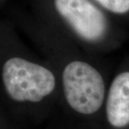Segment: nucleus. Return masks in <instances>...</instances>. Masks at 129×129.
Listing matches in <instances>:
<instances>
[{"instance_id": "1", "label": "nucleus", "mask_w": 129, "mask_h": 129, "mask_svg": "<svg viewBox=\"0 0 129 129\" xmlns=\"http://www.w3.org/2000/svg\"><path fill=\"white\" fill-rule=\"evenodd\" d=\"M0 109L29 127H41L62 108V88L51 67L10 56L1 67Z\"/></svg>"}, {"instance_id": "2", "label": "nucleus", "mask_w": 129, "mask_h": 129, "mask_svg": "<svg viewBox=\"0 0 129 129\" xmlns=\"http://www.w3.org/2000/svg\"><path fill=\"white\" fill-rule=\"evenodd\" d=\"M56 10L79 39L90 45L106 40L108 24L102 11L89 0H55Z\"/></svg>"}, {"instance_id": "3", "label": "nucleus", "mask_w": 129, "mask_h": 129, "mask_svg": "<svg viewBox=\"0 0 129 129\" xmlns=\"http://www.w3.org/2000/svg\"><path fill=\"white\" fill-rule=\"evenodd\" d=\"M100 129H129V69L119 71L108 83Z\"/></svg>"}, {"instance_id": "4", "label": "nucleus", "mask_w": 129, "mask_h": 129, "mask_svg": "<svg viewBox=\"0 0 129 129\" xmlns=\"http://www.w3.org/2000/svg\"><path fill=\"white\" fill-rule=\"evenodd\" d=\"M99 4L116 14H124L129 11V0H96Z\"/></svg>"}, {"instance_id": "5", "label": "nucleus", "mask_w": 129, "mask_h": 129, "mask_svg": "<svg viewBox=\"0 0 129 129\" xmlns=\"http://www.w3.org/2000/svg\"><path fill=\"white\" fill-rule=\"evenodd\" d=\"M0 129H31V127L15 120L6 112L0 109Z\"/></svg>"}]
</instances>
